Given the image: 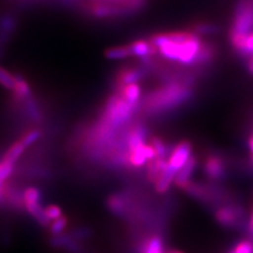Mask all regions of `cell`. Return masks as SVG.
<instances>
[{
    "instance_id": "f546056e",
    "label": "cell",
    "mask_w": 253,
    "mask_h": 253,
    "mask_svg": "<svg viewBox=\"0 0 253 253\" xmlns=\"http://www.w3.org/2000/svg\"><path fill=\"white\" fill-rule=\"evenodd\" d=\"M248 232H249V235L251 239H253V210H252V213H251L249 221H248Z\"/></svg>"
},
{
    "instance_id": "1f68e13d",
    "label": "cell",
    "mask_w": 253,
    "mask_h": 253,
    "mask_svg": "<svg viewBox=\"0 0 253 253\" xmlns=\"http://www.w3.org/2000/svg\"><path fill=\"white\" fill-rule=\"evenodd\" d=\"M248 147H249L250 152L253 154V133L251 134L249 139H248Z\"/></svg>"
},
{
    "instance_id": "ba28073f",
    "label": "cell",
    "mask_w": 253,
    "mask_h": 253,
    "mask_svg": "<svg viewBox=\"0 0 253 253\" xmlns=\"http://www.w3.org/2000/svg\"><path fill=\"white\" fill-rule=\"evenodd\" d=\"M132 57L140 59H150L152 55H155L158 50L157 47L150 42V39H137L129 44Z\"/></svg>"
},
{
    "instance_id": "5b68a950",
    "label": "cell",
    "mask_w": 253,
    "mask_h": 253,
    "mask_svg": "<svg viewBox=\"0 0 253 253\" xmlns=\"http://www.w3.org/2000/svg\"><path fill=\"white\" fill-rule=\"evenodd\" d=\"M217 223L226 228H235L244 220L245 212L239 206H225L217 209L214 213Z\"/></svg>"
},
{
    "instance_id": "4fadbf2b",
    "label": "cell",
    "mask_w": 253,
    "mask_h": 253,
    "mask_svg": "<svg viewBox=\"0 0 253 253\" xmlns=\"http://www.w3.org/2000/svg\"><path fill=\"white\" fill-rule=\"evenodd\" d=\"M25 206L29 214L33 217L39 225L50 226L51 221L47 219L44 213V208H42L41 203H32V204H27Z\"/></svg>"
},
{
    "instance_id": "3957f363",
    "label": "cell",
    "mask_w": 253,
    "mask_h": 253,
    "mask_svg": "<svg viewBox=\"0 0 253 253\" xmlns=\"http://www.w3.org/2000/svg\"><path fill=\"white\" fill-rule=\"evenodd\" d=\"M253 32V0H241L237 3L232 25L229 31V41L234 51L241 56L246 37Z\"/></svg>"
},
{
    "instance_id": "4316f807",
    "label": "cell",
    "mask_w": 253,
    "mask_h": 253,
    "mask_svg": "<svg viewBox=\"0 0 253 253\" xmlns=\"http://www.w3.org/2000/svg\"><path fill=\"white\" fill-rule=\"evenodd\" d=\"M44 213L50 221H53L62 216V210L56 205H49L44 208Z\"/></svg>"
},
{
    "instance_id": "7c38bea8",
    "label": "cell",
    "mask_w": 253,
    "mask_h": 253,
    "mask_svg": "<svg viewBox=\"0 0 253 253\" xmlns=\"http://www.w3.org/2000/svg\"><path fill=\"white\" fill-rule=\"evenodd\" d=\"M117 90L118 94H120L126 102H129L132 106H136L141 94V88L137 83L117 86Z\"/></svg>"
},
{
    "instance_id": "e575fe53",
    "label": "cell",
    "mask_w": 253,
    "mask_h": 253,
    "mask_svg": "<svg viewBox=\"0 0 253 253\" xmlns=\"http://www.w3.org/2000/svg\"><path fill=\"white\" fill-rule=\"evenodd\" d=\"M251 161H252V163H253V156L251 157Z\"/></svg>"
},
{
    "instance_id": "9a60e30c",
    "label": "cell",
    "mask_w": 253,
    "mask_h": 253,
    "mask_svg": "<svg viewBox=\"0 0 253 253\" xmlns=\"http://www.w3.org/2000/svg\"><path fill=\"white\" fill-rule=\"evenodd\" d=\"M105 57L109 60H121L132 57L129 44L109 47L105 51Z\"/></svg>"
},
{
    "instance_id": "ffe728a7",
    "label": "cell",
    "mask_w": 253,
    "mask_h": 253,
    "mask_svg": "<svg viewBox=\"0 0 253 253\" xmlns=\"http://www.w3.org/2000/svg\"><path fill=\"white\" fill-rule=\"evenodd\" d=\"M191 31H193L194 33L199 36L211 35V34L218 33L219 27L214 25V23H210V22H199V23H195V25L192 27Z\"/></svg>"
},
{
    "instance_id": "83f0119b",
    "label": "cell",
    "mask_w": 253,
    "mask_h": 253,
    "mask_svg": "<svg viewBox=\"0 0 253 253\" xmlns=\"http://www.w3.org/2000/svg\"><path fill=\"white\" fill-rule=\"evenodd\" d=\"M229 253H253V242L242 241L235 245Z\"/></svg>"
},
{
    "instance_id": "6da1fadb",
    "label": "cell",
    "mask_w": 253,
    "mask_h": 253,
    "mask_svg": "<svg viewBox=\"0 0 253 253\" xmlns=\"http://www.w3.org/2000/svg\"><path fill=\"white\" fill-rule=\"evenodd\" d=\"M149 39L157 47L158 53L164 58L186 66L195 65L204 43L201 36L197 34H194V36L184 42H174L170 41L166 33L152 35Z\"/></svg>"
},
{
    "instance_id": "8fae6325",
    "label": "cell",
    "mask_w": 253,
    "mask_h": 253,
    "mask_svg": "<svg viewBox=\"0 0 253 253\" xmlns=\"http://www.w3.org/2000/svg\"><path fill=\"white\" fill-rule=\"evenodd\" d=\"M196 167V158L192 155L191 157L189 158V161L185 164V166L183 168H181L175 175V178H174V183H175V185L183 189L191 181V175L192 173L194 171Z\"/></svg>"
},
{
    "instance_id": "d6a6232c",
    "label": "cell",
    "mask_w": 253,
    "mask_h": 253,
    "mask_svg": "<svg viewBox=\"0 0 253 253\" xmlns=\"http://www.w3.org/2000/svg\"><path fill=\"white\" fill-rule=\"evenodd\" d=\"M165 253H184L183 251H179L177 249H169L167 251H165Z\"/></svg>"
},
{
    "instance_id": "277c9868",
    "label": "cell",
    "mask_w": 253,
    "mask_h": 253,
    "mask_svg": "<svg viewBox=\"0 0 253 253\" xmlns=\"http://www.w3.org/2000/svg\"><path fill=\"white\" fill-rule=\"evenodd\" d=\"M135 106L126 102L120 94H114L108 99L104 111V126L110 131L112 128L121 126L132 116Z\"/></svg>"
},
{
    "instance_id": "d4e9b609",
    "label": "cell",
    "mask_w": 253,
    "mask_h": 253,
    "mask_svg": "<svg viewBox=\"0 0 253 253\" xmlns=\"http://www.w3.org/2000/svg\"><path fill=\"white\" fill-rule=\"evenodd\" d=\"M42 136V132L41 130H37V129H34V130H31L29 131L28 133H26V135H23L21 138H20V141L22 142L23 145H25L27 147V149L29 147H31L32 145H34L35 142L41 138Z\"/></svg>"
},
{
    "instance_id": "2e32d148",
    "label": "cell",
    "mask_w": 253,
    "mask_h": 253,
    "mask_svg": "<svg viewBox=\"0 0 253 253\" xmlns=\"http://www.w3.org/2000/svg\"><path fill=\"white\" fill-rule=\"evenodd\" d=\"M15 88L14 93L16 96H17L21 100H27L32 97V90L31 86L28 84L25 78L20 75H15Z\"/></svg>"
},
{
    "instance_id": "4dcf8cb0",
    "label": "cell",
    "mask_w": 253,
    "mask_h": 253,
    "mask_svg": "<svg viewBox=\"0 0 253 253\" xmlns=\"http://www.w3.org/2000/svg\"><path fill=\"white\" fill-rule=\"evenodd\" d=\"M247 68H248L249 72L253 75V56L249 57V60L247 62Z\"/></svg>"
},
{
    "instance_id": "484cf974",
    "label": "cell",
    "mask_w": 253,
    "mask_h": 253,
    "mask_svg": "<svg viewBox=\"0 0 253 253\" xmlns=\"http://www.w3.org/2000/svg\"><path fill=\"white\" fill-rule=\"evenodd\" d=\"M14 168L15 165L11 163H7L3 160L0 162V181H1V183H3L4 180H6L12 175V173L14 172Z\"/></svg>"
},
{
    "instance_id": "30bf717a",
    "label": "cell",
    "mask_w": 253,
    "mask_h": 253,
    "mask_svg": "<svg viewBox=\"0 0 253 253\" xmlns=\"http://www.w3.org/2000/svg\"><path fill=\"white\" fill-rule=\"evenodd\" d=\"M146 72L142 68H125L118 71L116 77L117 86L139 82Z\"/></svg>"
},
{
    "instance_id": "836d02e7",
    "label": "cell",
    "mask_w": 253,
    "mask_h": 253,
    "mask_svg": "<svg viewBox=\"0 0 253 253\" xmlns=\"http://www.w3.org/2000/svg\"><path fill=\"white\" fill-rule=\"evenodd\" d=\"M1 192H2V183L0 181V196H1Z\"/></svg>"
},
{
    "instance_id": "ac0fdd59",
    "label": "cell",
    "mask_w": 253,
    "mask_h": 253,
    "mask_svg": "<svg viewBox=\"0 0 253 253\" xmlns=\"http://www.w3.org/2000/svg\"><path fill=\"white\" fill-rule=\"evenodd\" d=\"M25 150H27V147L23 145L19 139L17 142H15V144L9 149V151L5 153L2 160L7 163H11V164L15 165L16 162H17L20 158V156L23 154V152H25Z\"/></svg>"
},
{
    "instance_id": "7402d4cb",
    "label": "cell",
    "mask_w": 253,
    "mask_h": 253,
    "mask_svg": "<svg viewBox=\"0 0 253 253\" xmlns=\"http://www.w3.org/2000/svg\"><path fill=\"white\" fill-rule=\"evenodd\" d=\"M15 75L10 73L5 69L0 68V85H2L4 89L13 91L15 88Z\"/></svg>"
},
{
    "instance_id": "603a6c76",
    "label": "cell",
    "mask_w": 253,
    "mask_h": 253,
    "mask_svg": "<svg viewBox=\"0 0 253 253\" xmlns=\"http://www.w3.org/2000/svg\"><path fill=\"white\" fill-rule=\"evenodd\" d=\"M150 145L154 148L156 157L164 158V160H166V157L168 155V147L165 144V141L163 139H161L157 136H153L151 138V144Z\"/></svg>"
},
{
    "instance_id": "cb8c5ba5",
    "label": "cell",
    "mask_w": 253,
    "mask_h": 253,
    "mask_svg": "<svg viewBox=\"0 0 253 253\" xmlns=\"http://www.w3.org/2000/svg\"><path fill=\"white\" fill-rule=\"evenodd\" d=\"M67 225H68V219L65 216H61V217H59L57 219L53 220L52 223L50 224V226H49L51 234L54 235V236L60 235L63 231H65Z\"/></svg>"
},
{
    "instance_id": "9c48e42d",
    "label": "cell",
    "mask_w": 253,
    "mask_h": 253,
    "mask_svg": "<svg viewBox=\"0 0 253 253\" xmlns=\"http://www.w3.org/2000/svg\"><path fill=\"white\" fill-rule=\"evenodd\" d=\"M17 26V19L11 14H6L0 17V52H1L5 44L9 42L11 36L15 32Z\"/></svg>"
},
{
    "instance_id": "8992f818",
    "label": "cell",
    "mask_w": 253,
    "mask_h": 253,
    "mask_svg": "<svg viewBox=\"0 0 253 253\" xmlns=\"http://www.w3.org/2000/svg\"><path fill=\"white\" fill-rule=\"evenodd\" d=\"M191 152H192V146L190 144V141L188 140L180 141L179 144H177L176 147L173 149V151L169 156L168 167L172 171L177 173L189 161V158L192 156Z\"/></svg>"
},
{
    "instance_id": "e0dca14e",
    "label": "cell",
    "mask_w": 253,
    "mask_h": 253,
    "mask_svg": "<svg viewBox=\"0 0 253 253\" xmlns=\"http://www.w3.org/2000/svg\"><path fill=\"white\" fill-rule=\"evenodd\" d=\"M140 253H165L160 236H152L141 245Z\"/></svg>"
},
{
    "instance_id": "52a82bcc",
    "label": "cell",
    "mask_w": 253,
    "mask_h": 253,
    "mask_svg": "<svg viewBox=\"0 0 253 253\" xmlns=\"http://www.w3.org/2000/svg\"><path fill=\"white\" fill-rule=\"evenodd\" d=\"M205 175L212 180H219L226 175L225 161L218 154H210L204 163Z\"/></svg>"
},
{
    "instance_id": "7a4b0ae2",
    "label": "cell",
    "mask_w": 253,
    "mask_h": 253,
    "mask_svg": "<svg viewBox=\"0 0 253 253\" xmlns=\"http://www.w3.org/2000/svg\"><path fill=\"white\" fill-rule=\"evenodd\" d=\"M192 94L187 84L171 83L149 95L146 107L150 112H161L176 107L186 101Z\"/></svg>"
},
{
    "instance_id": "44dd1931",
    "label": "cell",
    "mask_w": 253,
    "mask_h": 253,
    "mask_svg": "<svg viewBox=\"0 0 253 253\" xmlns=\"http://www.w3.org/2000/svg\"><path fill=\"white\" fill-rule=\"evenodd\" d=\"M23 204H32V203H41L42 201V192L36 187H28L22 194Z\"/></svg>"
},
{
    "instance_id": "d6986e66",
    "label": "cell",
    "mask_w": 253,
    "mask_h": 253,
    "mask_svg": "<svg viewBox=\"0 0 253 253\" xmlns=\"http://www.w3.org/2000/svg\"><path fill=\"white\" fill-rule=\"evenodd\" d=\"M110 211L115 213L116 215L123 216L126 212V201L121 195H111L107 202Z\"/></svg>"
},
{
    "instance_id": "f1b7e54d",
    "label": "cell",
    "mask_w": 253,
    "mask_h": 253,
    "mask_svg": "<svg viewBox=\"0 0 253 253\" xmlns=\"http://www.w3.org/2000/svg\"><path fill=\"white\" fill-rule=\"evenodd\" d=\"M242 56L243 57H252L253 56V32L246 37V41H245V45H244V52H243Z\"/></svg>"
},
{
    "instance_id": "5bb4252c",
    "label": "cell",
    "mask_w": 253,
    "mask_h": 253,
    "mask_svg": "<svg viewBox=\"0 0 253 253\" xmlns=\"http://www.w3.org/2000/svg\"><path fill=\"white\" fill-rule=\"evenodd\" d=\"M176 173L172 171L169 167L162 172L160 177L155 181V190L158 193H165L169 189L172 181H174Z\"/></svg>"
}]
</instances>
